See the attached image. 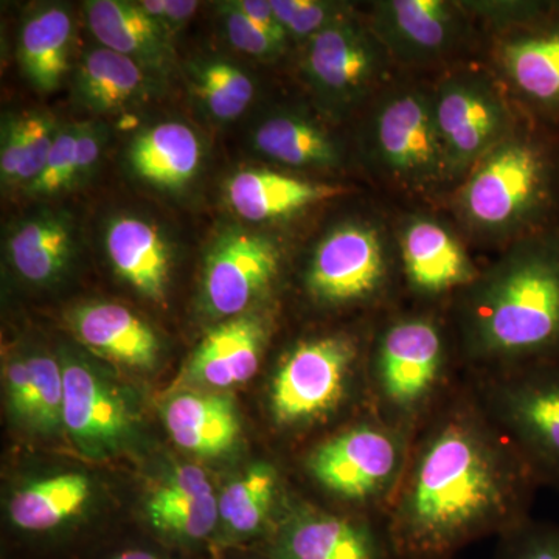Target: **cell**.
Wrapping results in <instances>:
<instances>
[{
	"label": "cell",
	"instance_id": "obj_19",
	"mask_svg": "<svg viewBox=\"0 0 559 559\" xmlns=\"http://www.w3.org/2000/svg\"><path fill=\"white\" fill-rule=\"evenodd\" d=\"M400 246L404 271L418 293L439 296L476 282V267L468 253L437 221H409L401 231Z\"/></svg>",
	"mask_w": 559,
	"mask_h": 559
},
{
	"label": "cell",
	"instance_id": "obj_40",
	"mask_svg": "<svg viewBox=\"0 0 559 559\" xmlns=\"http://www.w3.org/2000/svg\"><path fill=\"white\" fill-rule=\"evenodd\" d=\"M105 128L98 123H80L75 143V167H73V187L81 186L91 178L100 160Z\"/></svg>",
	"mask_w": 559,
	"mask_h": 559
},
{
	"label": "cell",
	"instance_id": "obj_22",
	"mask_svg": "<svg viewBox=\"0 0 559 559\" xmlns=\"http://www.w3.org/2000/svg\"><path fill=\"white\" fill-rule=\"evenodd\" d=\"M84 11L91 32L105 49L130 57L145 69L170 68V35L151 20L140 3L91 0Z\"/></svg>",
	"mask_w": 559,
	"mask_h": 559
},
{
	"label": "cell",
	"instance_id": "obj_7",
	"mask_svg": "<svg viewBox=\"0 0 559 559\" xmlns=\"http://www.w3.org/2000/svg\"><path fill=\"white\" fill-rule=\"evenodd\" d=\"M311 476L337 498L364 502L385 495L401 469L400 441L381 426L360 425L316 448Z\"/></svg>",
	"mask_w": 559,
	"mask_h": 559
},
{
	"label": "cell",
	"instance_id": "obj_42",
	"mask_svg": "<svg viewBox=\"0 0 559 559\" xmlns=\"http://www.w3.org/2000/svg\"><path fill=\"white\" fill-rule=\"evenodd\" d=\"M231 3L245 16H248L257 27H260L266 35H270L278 46L285 47L288 32L280 24L274 10H272L271 2H266V0H238V2Z\"/></svg>",
	"mask_w": 559,
	"mask_h": 559
},
{
	"label": "cell",
	"instance_id": "obj_3",
	"mask_svg": "<svg viewBox=\"0 0 559 559\" xmlns=\"http://www.w3.org/2000/svg\"><path fill=\"white\" fill-rule=\"evenodd\" d=\"M459 209L473 229L530 234L559 227V145L533 128L510 132L471 171Z\"/></svg>",
	"mask_w": 559,
	"mask_h": 559
},
{
	"label": "cell",
	"instance_id": "obj_24",
	"mask_svg": "<svg viewBox=\"0 0 559 559\" xmlns=\"http://www.w3.org/2000/svg\"><path fill=\"white\" fill-rule=\"evenodd\" d=\"M202 157L201 142L189 124L164 121L132 140L128 160L143 182L157 189L179 191L197 176Z\"/></svg>",
	"mask_w": 559,
	"mask_h": 559
},
{
	"label": "cell",
	"instance_id": "obj_13",
	"mask_svg": "<svg viewBox=\"0 0 559 559\" xmlns=\"http://www.w3.org/2000/svg\"><path fill=\"white\" fill-rule=\"evenodd\" d=\"M304 72L312 90L333 105H353L381 73L373 40L349 22H336L308 40Z\"/></svg>",
	"mask_w": 559,
	"mask_h": 559
},
{
	"label": "cell",
	"instance_id": "obj_17",
	"mask_svg": "<svg viewBox=\"0 0 559 559\" xmlns=\"http://www.w3.org/2000/svg\"><path fill=\"white\" fill-rule=\"evenodd\" d=\"M266 340V323L259 316L245 312L227 319L194 349L187 374L212 389L245 384L259 370Z\"/></svg>",
	"mask_w": 559,
	"mask_h": 559
},
{
	"label": "cell",
	"instance_id": "obj_38",
	"mask_svg": "<svg viewBox=\"0 0 559 559\" xmlns=\"http://www.w3.org/2000/svg\"><path fill=\"white\" fill-rule=\"evenodd\" d=\"M223 14L227 36L235 49L259 58H274L285 49L260 27H257L234 3H226Z\"/></svg>",
	"mask_w": 559,
	"mask_h": 559
},
{
	"label": "cell",
	"instance_id": "obj_44",
	"mask_svg": "<svg viewBox=\"0 0 559 559\" xmlns=\"http://www.w3.org/2000/svg\"><path fill=\"white\" fill-rule=\"evenodd\" d=\"M108 559H173L168 555L162 554L150 547H123V549L114 551Z\"/></svg>",
	"mask_w": 559,
	"mask_h": 559
},
{
	"label": "cell",
	"instance_id": "obj_16",
	"mask_svg": "<svg viewBox=\"0 0 559 559\" xmlns=\"http://www.w3.org/2000/svg\"><path fill=\"white\" fill-rule=\"evenodd\" d=\"M146 518L162 538L197 546L215 535L219 524L218 499L200 468L179 466L151 495Z\"/></svg>",
	"mask_w": 559,
	"mask_h": 559
},
{
	"label": "cell",
	"instance_id": "obj_43",
	"mask_svg": "<svg viewBox=\"0 0 559 559\" xmlns=\"http://www.w3.org/2000/svg\"><path fill=\"white\" fill-rule=\"evenodd\" d=\"M200 3L193 2V0H167V22L168 32L173 33L182 27L187 21L193 16Z\"/></svg>",
	"mask_w": 559,
	"mask_h": 559
},
{
	"label": "cell",
	"instance_id": "obj_4",
	"mask_svg": "<svg viewBox=\"0 0 559 559\" xmlns=\"http://www.w3.org/2000/svg\"><path fill=\"white\" fill-rule=\"evenodd\" d=\"M487 403L538 484L559 491V356L510 367L489 384Z\"/></svg>",
	"mask_w": 559,
	"mask_h": 559
},
{
	"label": "cell",
	"instance_id": "obj_20",
	"mask_svg": "<svg viewBox=\"0 0 559 559\" xmlns=\"http://www.w3.org/2000/svg\"><path fill=\"white\" fill-rule=\"evenodd\" d=\"M347 190L334 183L314 182L270 170H241L227 180L230 207L250 223L288 218L301 210L334 200Z\"/></svg>",
	"mask_w": 559,
	"mask_h": 559
},
{
	"label": "cell",
	"instance_id": "obj_34",
	"mask_svg": "<svg viewBox=\"0 0 559 559\" xmlns=\"http://www.w3.org/2000/svg\"><path fill=\"white\" fill-rule=\"evenodd\" d=\"M80 124L60 128L49 157L38 178L24 187L25 193L33 198L57 197L61 191L73 189V167H75V143Z\"/></svg>",
	"mask_w": 559,
	"mask_h": 559
},
{
	"label": "cell",
	"instance_id": "obj_39",
	"mask_svg": "<svg viewBox=\"0 0 559 559\" xmlns=\"http://www.w3.org/2000/svg\"><path fill=\"white\" fill-rule=\"evenodd\" d=\"M7 393L14 417L31 426L35 406V374L28 356L14 358L7 367Z\"/></svg>",
	"mask_w": 559,
	"mask_h": 559
},
{
	"label": "cell",
	"instance_id": "obj_26",
	"mask_svg": "<svg viewBox=\"0 0 559 559\" xmlns=\"http://www.w3.org/2000/svg\"><path fill=\"white\" fill-rule=\"evenodd\" d=\"M381 11V31L404 58L439 55L457 32L454 9L441 0H393Z\"/></svg>",
	"mask_w": 559,
	"mask_h": 559
},
{
	"label": "cell",
	"instance_id": "obj_29",
	"mask_svg": "<svg viewBox=\"0 0 559 559\" xmlns=\"http://www.w3.org/2000/svg\"><path fill=\"white\" fill-rule=\"evenodd\" d=\"M90 496L91 481L84 474L47 477L11 498V524L27 535H50L79 516Z\"/></svg>",
	"mask_w": 559,
	"mask_h": 559
},
{
	"label": "cell",
	"instance_id": "obj_11",
	"mask_svg": "<svg viewBox=\"0 0 559 559\" xmlns=\"http://www.w3.org/2000/svg\"><path fill=\"white\" fill-rule=\"evenodd\" d=\"M444 341L432 320L393 323L377 353V378L382 399L401 412H414L439 385L444 367Z\"/></svg>",
	"mask_w": 559,
	"mask_h": 559
},
{
	"label": "cell",
	"instance_id": "obj_12",
	"mask_svg": "<svg viewBox=\"0 0 559 559\" xmlns=\"http://www.w3.org/2000/svg\"><path fill=\"white\" fill-rule=\"evenodd\" d=\"M61 366L64 378L62 421L69 436L92 457L119 450L132 428L127 400L90 364L66 356Z\"/></svg>",
	"mask_w": 559,
	"mask_h": 559
},
{
	"label": "cell",
	"instance_id": "obj_46",
	"mask_svg": "<svg viewBox=\"0 0 559 559\" xmlns=\"http://www.w3.org/2000/svg\"><path fill=\"white\" fill-rule=\"evenodd\" d=\"M249 559H271V558L266 557V555L263 554V557H259V558L253 557V558H249Z\"/></svg>",
	"mask_w": 559,
	"mask_h": 559
},
{
	"label": "cell",
	"instance_id": "obj_45",
	"mask_svg": "<svg viewBox=\"0 0 559 559\" xmlns=\"http://www.w3.org/2000/svg\"><path fill=\"white\" fill-rule=\"evenodd\" d=\"M139 3L151 20L156 21L157 24L170 35L167 28V22H165V17H167V0H143V2Z\"/></svg>",
	"mask_w": 559,
	"mask_h": 559
},
{
	"label": "cell",
	"instance_id": "obj_30",
	"mask_svg": "<svg viewBox=\"0 0 559 559\" xmlns=\"http://www.w3.org/2000/svg\"><path fill=\"white\" fill-rule=\"evenodd\" d=\"M277 487V471L267 463H255L224 488L218 507L226 543L255 538L263 533L270 521Z\"/></svg>",
	"mask_w": 559,
	"mask_h": 559
},
{
	"label": "cell",
	"instance_id": "obj_1",
	"mask_svg": "<svg viewBox=\"0 0 559 559\" xmlns=\"http://www.w3.org/2000/svg\"><path fill=\"white\" fill-rule=\"evenodd\" d=\"M498 425L473 406L437 419L419 444L388 535L393 559H452L528 520L538 480Z\"/></svg>",
	"mask_w": 559,
	"mask_h": 559
},
{
	"label": "cell",
	"instance_id": "obj_10",
	"mask_svg": "<svg viewBox=\"0 0 559 559\" xmlns=\"http://www.w3.org/2000/svg\"><path fill=\"white\" fill-rule=\"evenodd\" d=\"M385 280L380 234L366 224H344L330 231L312 253L307 288L320 304L348 305L366 300Z\"/></svg>",
	"mask_w": 559,
	"mask_h": 559
},
{
	"label": "cell",
	"instance_id": "obj_18",
	"mask_svg": "<svg viewBox=\"0 0 559 559\" xmlns=\"http://www.w3.org/2000/svg\"><path fill=\"white\" fill-rule=\"evenodd\" d=\"M76 337L105 359L138 370H153L160 342L145 320L112 301H94L70 316Z\"/></svg>",
	"mask_w": 559,
	"mask_h": 559
},
{
	"label": "cell",
	"instance_id": "obj_9",
	"mask_svg": "<svg viewBox=\"0 0 559 559\" xmlns=\"http://www.w3.org/2000/svg\"><path fill=\"white\" fill-rule=\"evenodd\" d=\"M280 270V250L266 235L230 230L205 260L202 300L215 318H237L266 293Z\"/></svg>",
	"mask_w": 559,
	"mask_h": 559
},
{
	"label": "cell",
	"instance_id": "obj_21",
	"mask_svg": "<svg viewBox=\"0 0 559 559\" xmlns=\"http://www.w3.org/2000/svg\"><path fill=\"white\" fill-rule=\"evenodd\" d=\"M105 245L117 275L146 299L164 304L171 253L160 231L138 216H117L106 230Z\"/></svg>",
	"mask_w": 559,
	"mask_h": 559
},
{
	"label": "cell",
	"instance_id": "obj_2",
	"mask_svg": "<svg viewBox=\"0 0 559 559\" xmlns=\"http://www.w3.org/2000/svg\"><path fill=\"white\" fill-rule=\"evenodd\" d=\"M468 347L510 367L559 356V227L528 235L477 282L469 300Z\"/></svg>",
	"mask_w": 559,
	"mask_h": 559
},
{
	"label": "cell",
	"instance_id": "obj_33",
	"mask_svg": "<svg viewBox=\"0 0 559 559\" xmlns=\"http://www.w3.org/2000/svg\"><path fill=\"white\" fill-rule=\"evenodd\" d=\"M35 374V407L31 428L43 433L64 428V378L62 366L49 355L36 353L28 356Z\"/></svg>",
	"mask_w": 559,
	"mask_h": 559
},
{
	"label": "cell",
	"instance_id": "obj_25",
	"mask_svg": "<svg viewBox=\"0 0 559 559\" xmlns=\"http://www.w3.org/2000/svg\"><path fill=\"white\" fill-rule=\"evenodd\" d=\"M75 240L69 221L43 213L24 221L9 240L11 264L32 285L57 282L72 263Z\"/></svg>",
	"mask_w": 559,
	"mask_h": 559
},
{
	"label": "cell",
	"instance_id": "obj_6",
	"mask_svg": "<svg viewBox=\"0 0 559 559\" xmlns=\"http://www.w3.org/2000/svg\"><path fill=\"white\" fill-rule=\"evenodd\" d=\"M382 167L406 186L425 189L451 178L432 98L418 91L393 94L373 121Z\"/></svg>",
	"mask_w": 559,
	"mask_h": 559
},
{
	"label": "cell",
	"instance_id": "obj_5",
	"mask_svg": "<svg viewBox=\"0 0 559 559\" xmlns=\"http://www.w3.org/2000/svg\"><path fill=\"white\" fill-rule=\"evenodd\" d=\"M358 358L355 341L326 336L290 349L271 388V411L280 426H304L340 406Z\"/></svg>",
	"mask_w": 559,
	"mask_h": 559
},
{
	"label": "cell",
	"instance_id": "obj_28",
	"mask_svg": "<svg viewBox=\"0 0 559 559\" xmlns=\"http://www.w3.org/2000/svg\"><path fill=\"white\" fill-rule=\"evenodd\" d=\"M72 43L73 17L62 7H46L24 22L17 58L36 90L51 92L61 86L69 70Z\"/></svg>",
	"mask_w": 559,
	"mask_h": 559
},
{
	"label": "cell",
	"instance_id": "obj_36",
	"mask_svg": "<svg viewBox=\"0 0 559 559\" xmlns=\"http://www.w3.org/2000/svg\"><path fill=\"white\" fill-rule=\"evenodd\" d=\"M498 559H559V525L528 518L500 536Z\"/></svg>",
	"mask_w": 559,
	"mask_h": 559
},
{
	"label": "cell",
	"instance_id": "obj_32",
	"mask_svg": "<svg viewBox=\"0 0 559 559\" xmlns=\"http://www.w3.org/2000/svg\"><path fill=\"white\" fill-rule=\"evenodd\" d=\"M193 90L210 116L219 121L238 119L255 95L248 73L221 60L205 62L197 70Z\"/></svg>",
	"mask_w": 559,
	"mask_h": 559
},
{
	"label": "cell",
	"instance_id": "obj_35",
	"mask_svg": "<svg viewBox=\"0 0 559 559\" xmlns=\"http://www.w3.org/2000/svg\"><path fill=\"white\" fill-rule=\"evenodd\" d=\"M16 119L22 140L20 186L27 187L43 170L60 128L49 114L24 112Z\"/></svg>",
	"mask_w": 559,
	"mask_h": 559
},
{
	"label": "cell",
	"instance_id": "obj_37",
	"mask_svg": "<svg viewBox=\"0 0 559 559\" xmlns=\"http://www.w3.org/2000/svg\"><path fill=\"white\" fill-rule=\"evenodd\" d=\"M272 10L288 35L312 38L337 20V7L314 0H271Z\"/></svg>",
	"mask_w": 559,
	"mask_h": 559
},
{
	"label": "cell",
	"instance_id": "obj_8",
	"mask_svg": "<svg viewBox=\"0 0 559 559\" xmlns=\"http://www.w3.org/2000/svg\"><path fill=\"white\" fill-rule=\"evenodd\" d=\"M432 100L451 178L476 167L503 139L506 108L479 76L444 80Z\"/></svg>",
	"mask_w": 559,
	"mask_h": 559
},
{
	"label": "cell",
	"instance_id": "obj_14",
	"mask_svg": "<svg viewBox=\"0 0 559 559\" xmlns=\"http://www.w3.org/2000/svg\"><path fill=\"white\" fill-rule=\"evenodd\" d=\"M264 555L271 559H393L388 535L367 522L301 510L272 533Z\"/></svg>",
	"mask_w": 559,
	"mask_h": 559
},
{
	"label": "cell",
	"instance_id": "obj_27",
	"mask_svg": "<svg viewBox=\"0 0 559 559\" xmlns=\"http://www.w3.org/2000/svg\"><path fill=\"white\" fill-rule=\"evenodd\" d=\"M75 97L92 112H116L143 100L150 91L145 68L109 49L84 55L75 73Z\"/></svg>",
	"mask_w": 559,
	"mask_h": 559
},
{
	"label": "cell",
	"instance_id": "obj_31",
	"mask_svg": "<svg viewBox=\"0 0 559 559\" xmlns=\"http://www.w3.org/2000/svg\"><path fill=\"white\" fill-rule=\"evenodd\" d=\"M253 145L267 159L289 167H333L336 143L318 124L296 116H275L257 128Z\"/></svg>",
	"mask_w": 559,
	"mask_h": 559
},
{
	"label": "cell",
	"instance_id": "obj_23",
	"mask_svg": "<svg viewBox=\"0 0 559 559\" xmlns=\"http://www.w3.org/2000/svg\"><path fill=\"white\" fill-rule=\"evenodd\" d=\"M164 419L173 441L200 457L226 454L241 430L231 400L210 393H180L165 404Z\"/></svg>",
	"mask_w": 559,
	"mask_h": 559
},
{
	"label": "cell",
	"instance_id": "obj_15",
	"mask_svg": "<svg viewBox=\"0 0 559 559\" xmlns=\"http://www.w3.org/2000/svg\"><path fill=\"white\" fill-rule=\"evenodd\" d=\"M500 61L518 94L547 120H559V7L500 47Z\"/></svg>",
	"mask_w": 559,
	"mask_h": 559
},
{
	"label": "cell",
	"instance_id": "obj_41",
	"mask_svg": "<svg viewBox=\"0 0 559 559\" xmlns=\"http://www.w3.org/2000/svg\"><path fill=\"white\" fill-rule=\"evenodd\" d=\"M22 167V140L16 117L3 124L2 146H0V179L7 189L20 186Z\"/></svg>",
	"mask_w": 559,
	"mask_h": 559
}]
</instances>
